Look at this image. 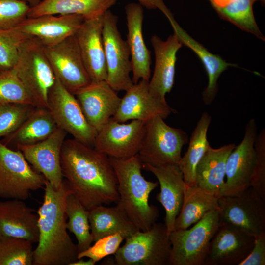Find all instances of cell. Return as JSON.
Returning a JSON list of instances; mask_svg holds the SVG:
<instances>
[{
  "label": "cell",
  "mask_w": 265,
  "mask_h": 265,
  "mask_svg": "<svg viewBox=\"0 0 265 265\" xmlns=\"http://www.w3.org/2000/svg\"><path fill=\"white\" fill-rule=\"evenodd\" d=\"M60 164L71 193L87 210L117 202V181L109 157L76 139H65Z\"/></svg>",
  "instance_id": "1"
},
{
  "label": "cell",
  "mask_w": 265,
  "mask_h": 265,
  "mask_svg": "<svg viewBox=\"0 0 265 265\" xmlns=\"http://www.w3.org/2000/svg\"><path fill=\"white\" fill-rule=\"evenodd\" d=\"M44 187L43 201L37 211L39 238L33 265H70L79 253L66 227L65 200L71 191L65 179L58 189L47 180Z\"/></svg>",
  "instance_id": "2"
},
{
  "label": "cell",
  "mask_w": 265,
  "mask_h": 265,
  "mask_svg": "<svg viewBox=\"0 0 265 265\" xmlns=\"http://www.w3.org/2000/svg\"><path fill=\"white\" fill-rule=\"evenodd\" d=\"M117 181L118 205L140 231L149 230L159 217L158 209L149 203L158 182L145 179L138 154L126 159L109 157Z\"/></svg>",
  "instance_id": "3"
},
{
  "label": "cell",
  "mask_w": 265,
  "mask_h": 265,
  "mask_svg": "<svg viewBox=\"0 0 265 265\" xmlns=\"http://www.w3.org/2000/svg\"><path fill=\"white\" fill-rule=\"evenodd\" d=\"M14 68L36 107L48 108L49 92L56 77L43 44L35 38L25 39Z\"/></svg>",
  "instance_id": "4"
},
{
  "label": "cell",
  "mask_w": 265,
  "mask_h": 265,
  "mask_svg": "<svg viewBox=\"0 0 265 265\" xmlns=\"http://www.w3.org/2000/svg\"><path fill=\"white\" fill-rule=\"evenodd\" d=\"M114 254L118 265H167L171 249L166 225L155 223L148 230H138L125 239Z\"/></svg>",
  "instance_id": "5"
},
{
  "label": "cell",
  "mask_w": 265,
  "mask_h": 265,
  "mask_svg": "<svg viewBox=\"0 0 265 265\" xmlns=\"http://www.w3.org/2000/svg\"><path fill=\"white\" fill-rule=\"evenodd\" d=\"M219 226L218 210H212L192 228L171 232L168 265H204L210 243Z\"/></svg>",
  "instance_id": "6"
},
{
  "label": "cell",
  "mask_w": 265,
  "mask_h": 265,
  "mask_svg": "<svg viewBox=\"0 0 265 265\" xmlns=\"http://www.w3.org/2000/svg\"><path fill=\"white\" fill-rule=\"evenodd\" d=\"M188 136L181 129L168 125L160 116L145 124V132L138 154L142 164L153 166L179 164L181 151Z\"/></svg>",
  "instance_id": "7"
},
{
  "label": "cell",
  "mask_w": 265,
  "mask_h": 265,
  "mask_svg": "<svg viewBox=\"0 0 265 265\" xmlns=\"http://www.w3.org/2000/svg\"><path fill=\"white\" fill-rule=\"evenodd\" d=\"M46 179L35 171L18 150L0 141V198L26 200L44 187Z\"/></svg>",
  "instance_id": "8"
},
{
  "label": "cell",
  "mask_w": 265,
  "mask_h": 265,
  "mask_svg": "<svg viewBox=\"0 0 265 265\" xmlns=\"http://www.w3.org/2000/svg\"><path fill=\"white\" fill-rule=\"evenodd\" d=\"M48 109L58 128L75 139L94 147L97 131L87 121L75 95L56 78L49 92Z\"/></svg>",
  "instance_id": "9"
},
{
  "label": "cell",
  "mask_w": 265,
  "mask_h": 265,
  "mask_svg": "<svg viewBox=\"0 0 265 265\" xmlns=\"http://www.w3.org/2000/svg\"><path fill=\"white\" fill-rule=\"evenodd\" d=\"M103 41L107 67L106 82L116 91H127L133 85L129 48L118 30V17L109 10L103 15Z\"/></svg>",
  "instance_id": "10"
},
{
  "label": "cell",
  "mask_w": 265,
  "mask_h": 265,
  "mask_svg": "<svg viewBox=\"0 0 265 265\" xmlns=\"http://www.w3.org/2000/svg\"><path fill=\"white\" fill-rule=\"evenodd\" d=\"M220 223L239 226L254 236L265 233V200L251 186L218 199Z\"/></svg>",
  "instance_id": "11"
},
{
  "label": "cell",
  "mask_w": 265,
  "mask_h": 265,
  "mask_svg": "<svg viewBox=\"0 0 265 265\" xmlns=\"http://www.w3.org/2000/svg\"><path fill=\"white\" fill-rule=\"evenodd\" d=\"M45 51L55 77L71 93L91 83L75 34Z\"/></svg>",
  "instance_id": "12"
},
{
  "label": "cell",
  "mask_w": 265,
  "mask_h": 265,
  "mask_svg": "<svg viewBox=\"0 0 265 265\" xmlns=\"http://www.w3.org/2000/svg\"><path fill=\"white\" fill-rule=\"evenodd\" d=\"M146 122L132 120L125 124L111 118L98 131L94 148L108 157L126 159L138 154Z\"/></svg>",
  "instance_id": "13"
},
{
  "label": "cell",
  "mask_w": 265,
  "mask_h": 265,
  "mask_svg": "<svg viewBox=\"0 0 265 265\" xmlns=\"http://www.w3.org/2000/svg\"><path fill=\"white\" fill-rule=\"evenodd\" d=\"M255 236L245 229L220 223L210 243L204 265H239L251 252Z\"/></svg>",
  "instance_id": "14"
},
{
  "label": "cell",
  "mask_w": 265,
  "mask_h": 265,
  "mask_svg": "<svg viewBox=\"0 0 265 265\" xmlns=\"http://www.w3.org/2000/svg\"><path fill=\"white\" fill-rule=\"evenodd\" d=\"M257 130L256 121L252 118L246 125L242 140L229 155L226 164V179L221 196L236 195L251 186Z\"/></svg>",
  "instance_id": "15"
},
{
  "label": "cell",
  "mask_w": 265,
  "mask_h": 265,
  "mask_svg": "<svg viewBox=\"0 0 265 265\" xmlns=\"http://www.w3.org/2000/svg\"><path fill=\"white\" fill-rule=\"evenodd\" d=\"M149 81L140 80L126 91L113 119L121 123L130 120L146 122L157 116L164 119L172 112L165 99L151 92Z\"/></svg>",
  "instance_id": "16"
},
{
  "label": "cell",
  "mask_w": 265,
  "mask_h": 265,
  "mask_svg": "<svg viewBox=\"0 0 265 265\" xmlns=\"http://www.w3.org/2000/svg\"><path fill=\"white\" fill-rule=\"evenodd\" d=\"M67 133L57 128L45 139L34 144L17 147L26 159L37 172L44 176L52 186L58 189L63 177L60 164V154Z\"/></svg>",
  "instance_id": "17"
},
{
  "label": "cell",
  "mask_w": 265,
  "mask_h": 265,
  "mask_svg": "<svg viewBox=\"0 0 265 265\" xmlns=\"http://www.w3.org/2000/svg\"><path fill=\"white\" fill-rule=\"evenodd\" d=\"M84 20L78 14H49L27 17L15 28L27 37L37 39L44 47H50L75 34Z\"/></svg>",
  "instance_id": "18"
},
{
  "label": "cell",
  "mask_w": 265,
  "mask_h": 265,
  "mask_svg": "<svg viewBox=\"0 0 265 265\" xmlns=\"http://www.w3.org/2000/svg\"><path fill=\"white\" fill-rule=\"evenodd\" d=\"M74 95L87 121L97 132L114 116L121 99L105 80L91 82Z\"/></svg>",
  "instance_id": "19"
},
{
  "label": "cell",
  "mask_w": 265,
  "mask_h": 265,
  "mask_svg": "<svg viewBox=\"0 0 265 265\" xmlns=\"http://www.w3.org/2000/svg\"><path fill=\"white\" fill-rule=\"evenodd\" d=\"M103 15L85 19L75 34L91 82L106 81L107 79L102 35Z\"/></svg>",
  "instance_id": "20"
},
{
  "label": "cell",
  "mask_w": 265,
  "mask_h": 265,
  "mask_svg": "<svg viewBox=\"0 0 265 265\" xmlns=\"http://www.w3.org/2000/svg\"><path fill=\"white\" fill-rule=\"evenodd\" d=\"M156 8L160 10L169 20L181 42L191 49L202 61L207 72L208 84L202 93L203 100L207 105L213 101L217 92V81L221 74L228 67L235 66L226 62L220 56L210 52L202 45L194 40L178 24L170 10L164 4L163 0H153Z\"/></svg>",
  "instance_id": "21"
},
{
  "label": "cell",
  "mask_w": 265,
  "mask_h": 265,
  "mask_svg": "<svg viewBox=\"0 0 265 265\" xmlns=\"http://www.w3.org/2000/svg\"><path fill=\"white\" fill-rule=\"evenodd\" d=\"M143 168L153 173L160 185V191L156 199L165 211L164 224L169 234L175 230V220L182 205L185 183L178 164L153 166L142 164Z\"/></svg>",
  "instance_id": "22"
},
{
  "label": "cell",
  "mask_w": 265,
  "mask_h": 265,
  "mask_svg": "<svg viewBox=\"0 0 265 265\" xmlns=\"http://www.w3.org/2000/svg\"><path fill=\"white\" fill-rule=\"evenodd\" d=\"M151 43L155 55L153 75L149 81L151 92L161 98L172 90L174 82L177 53L183 44L174 33L165 41L154 35Z\"/></svg>",
  "instance_id": "23"
},
{
  "label": "cell",
  "mask_w": 265,
  "mask_h": 265,
  "mask_svg": "<svg viewBox=\"0 0 265 265\" xmlns=\"http://www.w3.org/2000/svg\"><path fill=\"white\" fill-rule=\"evenodd\" d=\"M128 28L127 40L132 65L134 84L140 80L149 81L151 77V53L143 37V9L140 4L131 3L125 8Z\"/></svg>",
  "instance_id": "24"
},
{
  "label": "cell",
  "mask_w": 265,
  "mask_h": 265,
  "mask_svg": "<svg viewBox=\"0 0 265 265\" xmlns=\"http://www.w3.org/2000/svg\"><path fill=\"white\" fill-rule=\"evenodd\" d=\"M23 200L0 201V236L12 237L37 243L38 215Z\"/></svg>",
  "instance_id": "25"
},
{
  "label": "cell",
  "mask_w": 265,
  "mask_h": 265,
  "mask_svg": "<svg viewBox=\"0 0 265 265\" xmlns=\"http://www.w3.org/2000/svg\"><path fill=\"white\" fill-rule=\"evenodd\" d=\"M235 146L230 143L218 148L209 147L197 165L195 186L217 198L221 196L227 159Z\"/></svg>",
  "instance_id": "26"
},
{
  "label": "cell",
  "mask_w": 265,
  "mask_h": 265,
  "mask_svg": "<svg viewBox=\"0 0 265 265\" xmlns=\"http://www.w3.org/2000/svg\"><path fill=\"white\" fill-rule=\"evenodd\" d=\"M89 211V222L94 241L106 236L118 234L126 239L139 230L118 205H104Z\"/></svg>",
  "instance_id": "27"
},
{
  "label": "cell",
  "mask_w": 265,
  "mask_h": 265,
  "mask_svg": "<svg viewBox=\"0 0 265 265\" xmlns=\"http://www.w3.org/2000/svg\"><path fill=\"white\" fill-rule=\"evenodd\" d=\"M57 128L49 110L36 107L14 132L5 136L1 142L17 149L20 146L32 145L45 139Z\"/></svg>",
  "instance_id": "28"
},
{
  "label": "cell",
  "mask_w": 265,
  "mask_h": 265,
  "mask_svg": "<svg viewBox=\"0 0 265 265\" xmlns=\"http://www.w3.org/2000/svg\"><path fill=\"white\" fill-rule=\"evenodd\" d=\"M117 0H42L30 7L27 17L42 15L78 14L85 19L103 15Z\"/></svg>",
  "instance_id": "29"
},
{
  "label": "cell",
  "mask_w": 265,
  "mask_h": 265,
  "mask_svg": "<svg viewBox=\"0 0 265 265\" xmlns=\"http://www.w3.org/2000/svg\"><path fill=\"white\" fill-rule=\"evenodd\" d=\"M218 198L196 186L185 184L182 205L175 220V230L188 228L208 212L219 211Z\"/></svg>",
  "instance_id": "30"
},
{
  "label": "cell",
  "mask_w": 265,
  "mask_h": 265,
  "mask_svg": "<svg viewBox=\"0 0 265 265\" xmlns=\"http://www.w3.org/2000/svg\"><path fill=\"white\" fill-rule=\"evenodd\" d=\"M211 119L208 112L202 114L191 133L187 150L182 157L179 164L185 184L190 186H195L197 165L210 146L207 139V132Z\"/></svg>",
  "instance_id": "31"
},
{
  "label": "cell",
  "mask_w": 265,
  "mask_h": 265,
  "mask_svg": "<svg viewBox=\"0 0 265 265\" xmlns=\"http://www.w3.org/2000/svg\"><path fill=\"white\" fill-rule=\"evenodd\" d=\"M209 0L221 18L265 40L253 14V0Z\"/></svg>",
  "instance_id": "32"
},
{
  "label": "cell",
  "mask_w": 265,
  "mask_h": 265,
  "mask_svg": "<svg viewBox=\"0 0 265 265\" xmlns=\"http://www.w3.org/2000/svg\"><path fill=\"white\" fill-rule=\"evenodd\" d=\"M65 211L68 219L66 227L77 239L79 253L87 249L94 241L90 229L89 211L71 192L66 196Z\"/></svg>",
  "instance_id": "33"
},
{
  "label": "cell",
  "mask_w": 265,
  "mask_h": 265,
  "mask_svg": "<svg viewBox=\"0 0 265 265\" xmlns=\"http://www.w3.org/2000/svg\"><path fill=\"white\" fill-rule=\"evenodd\" d=\"M32 244L23 238L0 236V265H32Z\"/></svg>",
  "instance_id": "34"
},
{
  "label": "cell",
  "mask_w": 265,
  "mask_h": 265,
  "mask_svg": "<svg viewBox=\"0 0 265 265\" xmlns=\"http://www.w3.org/2000/svg\"><path fill=\"white\" fill-rule=\"evenodd\" d=\"M0 103L27 104L36 107L14 68L0 73Z\"/></svg>",
  "instance_id": "35"
},
{
  "label": "cell",
  "mask_w": 265,
  "mask_h": 265,
  "mask_svg": "<svg viewBox=\"0 0 265 265\" xmlns=\"http://www.w3.org/2000/svg\"><path fill=\"white\" fill-rule=\"evenodd\" d=\"M35 107L27 104L0 103V138L14 132Z\"/></svg>",
  "instance_id": "36"
},
{
  "label": "cell",
  "mask_w": 265,
  "mask_h": 265,
  "mask_svg": "<svg viewBox=\"0 0 265 265\" xmlns=\"http://www.w3.org/2000/svg\"><path fill=\"white\" fill-rule=\"evenodd\" d=\"M26 37L15 27L0 28V69L2 71L14 68L19 47Z\"/></svg>",
  "instance_id": "37"
},
{
  "label": "cell",
  "mask_w": 265,
  "mask_h": 265,
  "mask_svg": "<svg viewBox=\"0 0 265 265\" xmlns=\"http://www.w3.org/2000/svg\"><path fill=\"white\" fill-rule=\"evenodd\" d=\"M255 159L251 180L252 187L265 200V129L257 135L254 143Z\"/></svg>",
  "instance_id": "38"
},
{
  "label": "cell",
  "mask_w": 265,
  "mask_h": 265,
  "mask_svg": "<svg viewBox=\"0 0 265 265\" xmlns=\"http://www.w3.org/2000/svg\"><path fill=\"white\" fill-rule=\"evenodd\" d=\"M30 8L21 0H0V28L16 27L27 17Z\"/></svg>",
  "instance_id": "39"
},
{
  "label": "cell",
  "mask_w": 265,
  "mask_h": 265,
  "mask_svg": "<svg viewBox=\"0 0 265 265\" xmlns=\"http://www.w3.org/2000/svg\"><path fill=\"white\" fill-rule=\"evenodd\" d=\"M124 238L119 234L103 237L95 241L87 249L78 254V259L88 258L93 260L96 263L105 257L114 255L120 247Z\"/></svg>",
  "instance_id": "40"
},
{
  "label": "cell",
  "mask_w": 265,
  "mask_h": 265,
  "mask_svg": "<svg viewBox=\"0 0 265 265\" xmlns=\"http://www.w3.org/2000/svg\"><path fill=\"white\" fill-rule=\"evenodd\" d=\"M265 265V233L255 236L253 247L248 256L239 265Z\"/></svg>",
  "instance_id": "41"
},
{
  "label": "cell",
  "mask_w": 265,
  "mask_h": 265,
  "mask_svg": "<svg viewBox=\"0 0 265 265\" xmlns=\"http://www.w3.org/2000/svg\"><path fill=\"white\" fill-rule=\"evenodd\" d=\"M96 263L91 259L85 260L84 258H80L73 262L70 265H94Z\"/></svg>",
  "instance_id": "42"
},
{
  "label": "cell",
  "mask_w": 265,
  "mask_h": 265,
  "mask_svg": "<svg viewBox=\"0 0 265 265\" xmlns=\"http://www.w3.org/2000/svg\"><path fill=\"white\" fill-rule=\"evenodd\" d=\"M140 4L148 9H152L156 8L153 0H137Z\"/></svg>",
  "instance_id": "43"
},
{
  "label": "cell",
  "mask_w": 265,
  "mask_h": 265,
  "mask_svg": "<svg viewBox=\"0 0 265 265\" xmlns=\"http://www.w3.org/2000/svg\"><path fill=\"white\" fill-rule=\"evenodd\" d=\"M21 0L26 2L27 4L29 5L30 7H31L38 4L42 0Z\"/></svg>",
  "instance_id": "44"
},
{
  "label": "cell",
  "mask_w": 265,
  "mask_h": 265,
  "mask_svg": "<svg viewBox=\"0 0 265 265\" xmlns=\"http://www.w3.org/2000/svg\"><path fill=\"white\" fill-rule=\"evenodd\" d=\"M253 0L254 2H255V1H257V0H261V1H265V0Z\"/></svg>",
  "instance_id": "45"
},
{
  "label": "cell",
  "mask_w": 265,
  "mask_h": 265,
  "mask_svg": "<svg viewBox=\"0 0 265 265\" xmlns=\"http://www.w3.org/2000/svg\"><path fill=\"white\" fill-rule=\"evenodd\" d=\"M2 72V71L0 69V73Z\"/></svg>",
  "instance_id": "46"
}]
</instances>
